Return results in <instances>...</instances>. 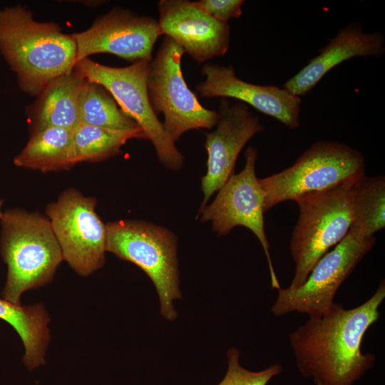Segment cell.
<instances>
[{"instance_id": "cell-11", "label": "cell", "mask_w": 385, "mask_h": 385, "mask_svg": "<svg viewBox=\"0 0 385 385\" xmlns=\"http://www.w3.org/2000/svg\"><path fill=\"white\" fill-rule=\"evenodd\" d=\"M258 153L248 147L245 153V163L238 174L232 175L218 190L215 200L205 205L198 214L202 222H211L218 235H225L237 226L249 229L260 241L266 256L273 289L281 287L277 279L270 253V243L264 223L265 194L256 176Z\"/></svg>"}, {"instance_id": "cell-14", "label": "cell", "mask_w": 385, "mask_h": 385, "mask_svg": "<svg viewBox=\"0 0 385 385\" xmlns=\"http://www.w3.org/2000/svg\"><path fill=\"white\" fill-rule=\"evenodd\" d=\"M201 73L205 79L195 86L201 97L237 99L275 118L289 128L299 127L301 98L285 88L242 81L236 76L232 65L206 63Z\"/></svg>"}, {"instance_id": "cell-22", "label": "cell", "mask_w": 385, "mask_h": 385, "mask_svg": "<svg viewBox=\"0 0 385 385\" xmlns=\"http://www.w3.org/2000/svg\"><path fill=\"white\" fill-rule=\"evenodd\" d=\"M77 162H97L117 155L132 138H146L143 130H115L80 124L73 130Z\"/></svg>"}, {"instance_id": "cell-5", "label": "cell", "mask_w": 385, "mask_h": 385, "mask_svg": "<svg viewBox=\"0 0 385 385\" xmlns=\"http://www.w3.org/2000/svg\"><path fill=\"white\" fill-rule=\"evenodd\" d=\"M106 251L140 267L153 283L160 314L173 321V302L182 297L179 288L178 242L168 229L140 220H119L106 225Z\"/></svg>"}, {"instance_id": "cell-21", "label": "cell", "mask_w": 385, "mask_h": 385, "mask_svg": "<svg viewBox=\"0 0 385 385\" xmlns=\"http://www.w3.org/2000/svg\"><path fill=\"white\" fill-rule=\"evenodd\" d=\"M81 124L115 130H131L139 125L120 108L102 86L83 79L79 93Z\"/></svg>"}, {"instance_id": "cell-3", "label": "cell", "mask_w": 385, "mask_h": 385, "mask_svg": "<svg viewBox=\"0 0 385 385\" xmlns=\"http://www.w3.org/2000/svg\"><path fill=\"white\" fill-rule=\"evenodd\" d=\"M0 250L7 265L3 298L21 304V294L49 282L63 260L47 217L20 209L3 212Z\"/></svg>"}, {"instance_id": "cell-4", "label": "cell", "mask_w": 385, "mask_h": 385, "mask_svg": "<svg viewBox=\"0 0 385 385\" xmlns=\"http://www.w3.org/2000/svg\"><path fill=\"white\" fill-rule=\"evenodd\" d=\"M356 180L294 200L299 217L289 242L294 273L288 287L302 285L316 262L347 235L354 222L351 188Z\"/></svg>"}, {"instance_id": "cell-10", "label": "cell", "mask_w": 385, "mask_h": 385, "mask_svg": "<svg viewBox=\"0 0 385 385\" xmlns=\"http://www.w3.org/2000/svg\"><path fill=\"white\" fill-rule=\"evenodd\" d=\"M96 205L94 198L70 188L46 210L63 260L82 276L98 270L106 261L107 228Z\"/></svg>"}, {"instance_id": "cell-8", "label": "cell", "mask_w": 385, "mask_h": 385, "mask_svg": "<svg viewBox=\"0 0 385 385\" xmlns=\"http://www.w3.org/2000/svg\"><path fill=\"white\" fill-rule=\"evenodd\" d=\"M375 242V235L366 236L351 226L344 238L316 262L302 285L277 289L272 314L282 317L297 312L314 319L325 314L334 303L340 286Z\"/></svg>"}, {"instance_id": "cell-15", "label": "cell", "mask_w": 385, "mask_h": 385, "mask_svg": "<svg viewBox=\"0 0 385 385\" xmlns=\"http://www.w3.org/2000/svg\"><path fill=\"white\" fill-rule=\"evenodd\" d=\"M158 20L161 36L170 37L192 58L203 63L228 51L230 26L188 0H160Z\"/></svg>"}, {"instance_id": "cell-2", "label": "cell", "mask_w": 385, "mask_h": 385, "mask_svg": "<svg viewBox=\"0 0 385 385\" xmlns=\"http://www.w3.org/2000/svg\"><path fill=\"white\" fill-rule=\"evenodd\" d=\"M0 53L24 93L37 96L55 78L73 71L76 43L53 22H38L25 6L0 10Z\"/></svg>"}, {"instance_id": "cell-1", "label": "cell", "mask_w": 385, "mask_h": 385, "mask_svg": "<svg viewBox=\"0 0 385 385\" xmlns=\"http://www.w3.org/2000/svg\"><path fill=\"white\" fill-rule=\"evenodd\" d=\"M385 299V281L361 304L345 309L334 302L325 314L310 319L289 334L296 366L315 385H353L376 363V355L363 353L368 329L379 319Z\"/></svg>"}, {"instance_id": "cell-16", "label": "cell", "mask_w": 385, "mask_h": 385, "mask_svg": "<svg viewBox=\"0 0 385 385\" xmlns=\"http://www.w3.org/2000/svg\"><path fill=\"white\" fill-rule=\"evenodd\" d=\"M385 53V37L379 31H364L357 21L349 23L323 46L319 53L283 85L300 97L311 91L333 68L354 57L380 58Z\"/></svg>"}, {"instance_id": "cell-20", "label": "cell", "mask_w": 385, "mask_h": 385, "mask_svg": "<svg viewBox=\"0 0 385 385\" xmlns=\"http://www.w3.org/2000/svg\"><path fill=\"white\" fill-rule=\"evenodd\" d=\"M352 227L371 237L385 227V176L358 179L351 188Z\"/></svg>"}, {"instance_id": "cell-13", "label": "cell", "mask_w": 385, "mask_h": 385, "mask_svg": "<svg viewBox=\"0 0 385 385\" xmlns=\"http://www.w3.org/2000/svg\"><path fill=\"white\" fill-rule=\"evenodd\" d=\"M217 111L215 129L206 133L207 172L201 181L203 200L199 211L234 174L237 158L246 143L265 130L260 118L242 102L221 98Z\"/></svg>"}, {"instance_id": "cell-18", "label": "cell", "mask_w": 385, "mask_h": 385, "mask_svg": "<svg viewBox=\"0 0 385 385\" xmlns=\"http://www.w3.org/2000/svg\"><path fill=\"white\" fill-rule=\"evenodd\" d=\"M14 163L41 172L71 168L78 163L73 130L51 127L32 131L25 147L14 158Z\"/></svg>"}, {"instance_id": "cell-9", "label": "cell", "mask_w": 385, "mask_h": 385, "mask_svg": "<svg viewBox=\"0 0 385 385\" xmlns=\"http://www.w3.org/2000/svg\"><path fill=\"white\" fill-rule=\"evenodd\" d=\"M184 50L165 36L153 59L147 81L151 108L158 116L164 115L163 125L175 142L185 132L215 127L217 111L205 108L188 86L181 68Z\"/></svg>"}, {"instance_id": "cell-25", "label": "cell", "mask_w": 385, "mask_h": 385, "mask_svg": "<svg viewBox=\"0 0 385 385\" xmlns=\"http://www.w3.org/2000/svg\"><path fill=\"white\" fill-rule=\"evenodd\" d=\"M3 205V200H0V219L2 217L3 212L1 211V206Z\"/></svg>"}, {"instance_id": "cell-12", "label": "cell", "mask_w": 385, "mask_h": 385, "mask_svg": "<svg viewBox=\"0 0 385 385\" xmlns=\"http://www.w3.org/2000/svg\"><path fill=\"white\" fill-rule=\"evenodd\" d=\"M72 36L76 43V62L106 53L134 63L153 59L152 51L161 34L155 19L115 7L96 19L88 29Z\"/></svg>"}, {"instance_id": "cell-24", "label": "cell", "mask_w": 385, "mask_h": 385, "mask_svg": "<svg viewBox=\"0 0 385 385\" xmlns=\"http://www.w3.org/2000/svg\"><path fill=\"white\" fill-rule=\"evenodd\" d=\"M243 0H200L194 4L215 20L228 23L231 19H237L242 15Z\"/></svg>"}, {"instance_id": "cell-19", "label": "cell", "mask_w": 385, "mask_h": 385, "mask_svg": "<svg viewBox=\"0 0 385 385\" xmlns=\"http://www.w3.org/2000/svg\"><path fill=\"white\" fill-rule=\"evenodd\" d=\"M0 319L11 325L20 336L25 348V366L33 370L44 364L50 340L47 327L50 319L43 305L24 307L0 299Z\"/></svg>"}, {"instance_id": "cell-6", "label": "cell", "mask_w": 385, "mask_h": 385, "mask_svg": "<svg viewBox=\"0 0 385 385\" xmlns=\"http://www.w3.org/2000/svg\"><path fill=\"white\" fill-rule=\"evenodd\" d=\"M365 158L343 143L318 140L289 168L259 179L265 194L264 211L304 194L329 190L365 175Z\"/></svg>"}, {"instance_id": "cell-23", "label": "cell", "mask_w": 385, "mask_h": 385, "mask_svg": "<svg viewBox=\"0 0 385 385\" xmlns=\"http://www.w3.org/2000/svg\"><path fill=\"white\" fill-rule=\"evenodd\" d=\"M240 356V353L235 347L227 351V369L222 380L217 385H267L283 371V367L279 363L261 371L248 370L241 365Z\"/></svg>"}, {"instance_id": "cell-7", "label": "cell", "mask_w": 385, "mask_h": 385, "mask_svg": "<svg viewBox=\"0 0 385 385\" xmlns=\"http://www.w3.org/2000/svg\"><path fill=\"white\" fill-rule=\"evenodd\" d=\"M150 61L140 60L125 67H111L85 58L76 62L74 71L83 79L104 87L123 112L143 130L162 164L170 170H180L184 157L150 103L147 81Z\"/></svg>"}, {"instance_id": "cell-17", "label": "cell", "mask_w": 385, "mask_h": 385, "mask_svg": "<svg viewBox=\"0 0 385 385\" xmlns=\"http://www.w3.org/2000/svg\"><path fill=\"white\" fill-rule=\"evenodd\" d=\"M83 81L73 69L48 83L27 111L32 131L51 127L74 130L81 124L78 99Z\"/></svg>"}]
</instances>
